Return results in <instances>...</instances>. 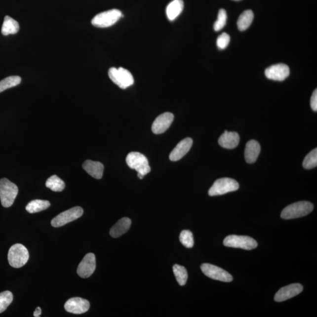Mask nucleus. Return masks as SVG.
Listing matches in <instances>:
<instances>
[{"label":"nucleus","instance_id":"f257e3e1","mask_svg":"<svg viewBox=\"0 0 317 317\" xmlns=\"http://www.w3.org/2000/svg\"><path fill=\"white\" fill-rule=\"evenodd\" d=\"M314 209V205L311 202L302 201L289 205L282 211L281 217L283 219L299 218L310 214Z\"/></svg>","mask_w":317,"mask_h":317},{"label":"nucleus","instance_id":"f03ea898","mask_svg":"<svg viewBox=\"0 0 317 317\" xmlns=\"http://www.w3.org/2000/svg\"><path fill=\"white\" fill-rule=\"evenodd\" d=\"M18 193V187L14 183L6 178L0 180V200L3 207L11 206Z\"/></svg>","mask_w":317,"mask_h":317},{"label":"nucleus","instance_id":"7ed1b4c3","mask_svg":"<svg viewBox=\"0 0 317 317\" xmlns=\"http://www.w3.org/2000/svg\"><path fill=\"white\" fill-rule=\"evenodd\" d=\"M29 259V251L23 244H15L8 251V262L14 268H21L27 263Z\"/></svg>","mask_w":317,"mask_h":317},{"label":"nucleus","instance_id":"20e7f679","mask_svg":"<svg viewBox=\"0 0 317 317\" xmlns=\"http://www.w3.org/2000/svg\"><path fill=\"white\" fill-rule=\"evenodd\" d=\"M109 77L114 83L121 89H126L134 83V79L131 73L125 68H111L108 71Z\"/></svg>","mask_w":317,"mask_h":317},{"label":"nucleus","instance_id":"39448f33","mask_svg":"<svg viewBox=\"0 0 317 317\" xmlns=\"http://www.w3.org/2000/svg\"><path fill=\"white\" fill-rule=\"evenodd\" d=\"M127 165L130 169L137 171L138 173L143 176L147 175L151 172V167L149 161L145 155L139 152H130L126 158Z\"/></svg>","mask_w":317,"mask_h":317},{"label":"nucleus","instance_id":"423d86ee","mask_svg":"<svg viewBox=\"0 0 317 317\" xmlns=\"http://www.w3.org/2000/svg\"><path fill=\"white\" fill-rule=\"evenodd\" d=\"M123 17L122 12L117 9H113L99 13L92 20L93 26L98 28H107L113 26Z\"/></svg>","mask_w":317,"mask_h":317},{"label":"nucleus","instance_id":"0eeeda50","mask_svg":"<svg viewBox=\"0 0 317 317\" xmlns=\"http://www.w3.org/2000/svg\"><path fill=\"white\" fill-rule=\"evenodd\" d=\"M238 183L236 180L228 178H224L217 179L209 191V195L210 197L223 195L228 193L238 190Z\"/></svg>","mask_w":317,"mask_h":317},{"label":"nucleus","instance_id":"6e6552de","mask_svg":"<svg viewBox=\"0 0 317 317\" xmlns=\"http://www.w3.org/2000/svg\"><path fill=\"white\" fill-rule=\"evenodd\" d=\"M223 244L226 247L250 250L257 247V242L248 236L230 235L225 238Z\"/></svg>","mask_w":317,"mask_h":317},{"label":"nucleus","instance_id":"1a4fd4ad","mask_svg":"<svg viewBox=\"0 0 317 317\" xmlns=\"http://www.w3.org/2000/svg\"><path fill=\"white\" fill-rule=\"evenodd\" d=\"M83 210L82 207L76 206L58 214L51 221V225L54 228H60L72 222L82 216Z\"/></svg>","mask_w":317,"mask_h":317},{"label":"nucleus","instance_id":"9d476101","mask_svg":"<svg viewBox=\"0 0 317 317\" xmlns=\"http://www.w3.org/2000/svg\"><path fill=\"white\" fill-rule=\"evenodd\" d=\"M202 272L208 277L223 282H231L233 277L228 272L213 264L204 263L201 266Z\"/></svg>","mask_w":317,"mask_h":317},{"label":"nucleus","instance_id":"9b49d317","mask_svg":"<svg viewBox=\"0 0 317 317\" xmlns=\"http://www.w3.org/2000/svg\"><path fill=\"white\" fill-rule=\"evenodd\" d=\"M96 269V259L94 254L90 253L85 255L78 267L77 273L80 277H89L95 272Z\"/></svg>","mask_w":317,"mask_h":317},{"label":"nucleus","instance_id":"f8f14e48","mask_svg":"<svg viewBox=\"0 0 317 317\" xmlns=\"http://www.w3.org/2000/svg\"><path fill=\"white\" fill-rule=\"evenodd\" d=\"M90 304L88 300L80 297L71 298L65 304L64 308L67 312L74 315H81L88 312Z\"/></svg>","mask_w":317,"mask_h":317},{"label":"nucleus","instance_id":"ddd939ff","mask_svg":"<svg viewBox=\"0 0 317 317\" xmlns=\"http://www.w3.org/2000/svg\"><path fill=\"white\" fill-rule=\"evenodd\" d=\"M290 75V68L284 64L273 65L267 68L265 76L269 79L282 81Z\"/></svg>","mask_w":317,"mask_h":317},{"label":"nucleus","instance_id":"4468645a","mask_svg":"<svg viewBox=\"0 0 317 317\" xmlns=\"http://www.w3.org/2000/svg\"><path fill=\"white\" fill-rule=\"evenodd\" d=\"M303 290V285L295 283L285 286L277 291L275 296L276 302H282L297 296Z\"/></svg>","mask_w":317,"mask_h":317},{"label":"nucleus","instance_id":"2eb2a0df","mask_svg":"<svg viewBox=\"0 0 317 317\" xmlns=\"http://www.w3.org/2000/svg\"><path fill=\"white\" fill-rule=\"evenodd\" d=\"M173 119L174 116L172 113H165L160 115L152 124V132L157 135L161 134L166 132L172 123Z\"/></svg>","mask_w":317,"mask_h":317},{"label":"nucleus","instance_id":"dca6fc26","mask_svg":"<svg viewBox=\"0 0 317 317\" xmlns=\"http://www.w3.org/2000/svg\"><path fill=\"white\" fill-rule=\"evenodd\" d=\"M193 145V140L190 138H185L180 141L173 149L169 155L171 161H175L181 159L190 151Z\"/></svg>","mask_w":317,"mask_h":317},{"label":"nucleus","instance_id":"f3484780","mask_svg":"<svg viewBox=\"0 0 317 317\" xmlns=\"http://www.w3.org/2000/svg\"><path fill=\"white\" fill-rule=\"evenodd\" d=\"M240 142V136L237 132L226 130L219 139V144L222 148L233 149L237 147Z\"/></svg>","mask_w":317,"mask_h":317},{"label":"nucleus","instance_id":"a211bd4d","mask_svg":"<svg viewBox=\"0 0 317 317\" xmlns=\"http://www.w3.org/2000/svg\"><path fill=\"white\" fill-rule=\"evenodd\" d=\"M261 147L259 143L255 140H251L247 143L244 151L245 161L248 163H253L257 159L260 153Z\"/></svg>","mask_w":317,"mask_h":317},{"label":"nucleus","instance_id":"6ab92c4d","mask_svg":"<svg viewBox=\"0 0 317 317\" xmlns=\"http://www.w3.org/2000/svg\"><path fill=\"white\" fill-rule=\"evenodd\" d=\"M83 169L93 178L100 179L103 176L104 166L99 161L86 160L82 164Z\"/></svg>","mask_w":317,"mask_h":317},{"label":"nucleus","instance_id":"aec40b11","mask_svg":"<svg viewBox=\"0 0 317 317\" xmlns=\"http://www.w3.org/2000/svg\"><path fill=\"white\" fill-rule=\"evenodd\" d=\"M131 220L127 217H123L118 221L110 231V235L114 238H118L125 234L129 231L131 226Z\"/></svg>","mask_w":317,"mask_h":317},{"label":"nucleus","instance_id":"412c9836","mask_svg":"<svg viewBox=\"0 0 317 317\" xmlns=\"http://www.w3.org/2000/svg\"><path fill=\"white\" fill-rule=\"evenodd\" d=\"M184 8V2L183 0H173L166 8V15L170 21L176 19L181 14Z\"/></svg>","mask_w":317,"mask_h":317},{"label":"nucleus","instance_id":"4be33fe9","mask_svg":"<svg viewBox=\"0 0 317 317\" xmlns=\"http://www.w3.org/2000/svg\"><path fill=\"white\" fill-rule=\"evenodd\" d=\"M19 29V24L17 21L10 17H5L1 29L2 35L6 36L10 35V34H17Z\"/></svg>","mask_w":317,"mask_h":317},{"label":"nucleus","instance_id":"5701e85b","mask_svg":"<svg viewBox=\"0 0 317 317\" xmlns=\"http://www.w3.org/2000/svg\"><path fill=\"white\" fill-rule=\"evenodd\" d=\"M50 205L47 200H34L27 205L26 209L30 213H36L47 209Z\"/></svg>","mask_w":317,"mask_h":317},{"label":"nucleus","instance_id":"b1692460","mask_svg":"<svg viewBox=\"0 0 317 317\" xmlns=\"http://www.w3.org/2000/svg\"><path fill=\"white\" fill-rule=\"evenodd\" d=\"M254 19L253 12L251 10L244 11L239 17L238 26L240 31L246 30L250 26Z\"/></svg>","mask_w":317,"mask_h":317},{"label":"nucleus","instance_id":"393cba45","mask_svg":"<svg viewBox=\"0 0 317 317\" xmlns=\"http://www.w3.org/2000/svg\"><path fill=\"white\" fill-rule=\"evenodd\" d=\"M45 185L46 188L51 189V191L60 192L64 190L65 187V183L63 180L59 178L57 175H53L46 180Z\"/></svg>","mask_w":317,"mask_h":317},{"label":"nucleus","instance_id":"a878e982","mask_svg":"<svg viewBox=\"0 0 317 317\" xmlns=\"http://www.w3.org/2000/svg\"><path fill=\"white\" fill-rule=\"evenodd\" d=\"M173 270L176 280L179 285L181 286L185 285L186 282H187L188 278L187 270L184 267L178 265V264L174 265Z\"/></svg>","mask_w":317,"mask_h":317},{"label":"nucleus","instance_id":"bb28decb","mask_svg":"<svg viewBox=\"0 0 317 317\" xmlns=\"http://www.w3.org/2000/svg\"><path fill=\"white\" fill-rule=\"evenodd\" d=\"M21 81V77L19 76H11L5 78L0 81V93L5 90L12 88L19 85Z\"/></svg>","mask_w":317,"mask_h":317},{"label":"nucleus","instance_id":"cd10ccee","mask_svg":"<svg viewBox=\"0 0 317 317\" xmlns=\"http://www.w3.org/2000/svg\"><path fill=\"white\" fill-rule=\"evenodd\" d=\"M303 166L306 169L315 168L317 166V149H313L307 155L303 163Z\"/></svg>","mask_w":317,"mask_h":317},{"label":"nucleus","instance_id":"c85d7f7f","mask_svg":"<svg viewBox=\"0 0 317 317\" xmlns=\"http://www.w3.org/2000/svg\"><path fill=\"white\" fill-rule=\"evenodd\" d=\"M13 300V295L11 292L5 291L0 293V314L4 312L10 305Z\"/></svg>","mask_w":317,"mask_h":317},{"label":"nucleus","instance_id":"c756f323","mask_svg":"<svg viewBox=\"0 0 317 317\" xmlns=\"http://www.w3.org/2000/svg\"><path fill=\"white\" fill-rule=\"evenodd\" d=\"M180 241L185 247L191 248L194 245V236L191 231L186 230L183 231L180 234Z\"/></svg>","mask_w":317,"mask_h":317},{"label":"nucleus","instance_id":"7c9ffc66","mask_svg":"<svg viewBox=\"0 0 317 317\" xmlns=\"http://www.w3.org/2000/svg\"><path fill=\"white\" fill-rule=\"evenodd\" d=\"M227 12L224 9H220L218 13V17L214 24V30L216 32H219L225 26L227 21Z\"/></svg>","mask_w":317,"mask_h":317},{"label":"nucleus","instance_id":"2f4dec72","mask_svg":"<svg viewBox=\"0 0 317 317\" xmlns=\"http://www.w3.org/2000/svg\"><path fill=\"white\" fill-rule=\"evenodd\" d=\"M230 41H231V37L229 34L226 33H222L217 38L216 42L217 47L220 49H225L228 46Z\"/></svg>","mask_w":317,"mask_h":317},{"label":"nucleus","instance_id":"473e14b6","mask_svg":"<svg viewBox=\"0 0 317 317\" xmlns=\"http://www.w3.org/2000/svg\"><path fill=\"white\" fill-rule=\"evenodd\" d=\"M311 107L314 111H317V90L314 91L313 94L311 98Z\"/></svg>","mask_w":317,"mask_h":317},{"label":"nucleus","instance_id":"72a5a7b5","mask_svg":"<svg viewBox=\"0 0 317 317\" xmlns=\"http://www.w3.org/2000/svg\"><path fill=\"white\" fill-rule=\"evenodd\" d=\"M41 315V309L40 307L37 308L34 312V316L35 317H39Z\"/></svg>","mask_w":317,"mask_h":317},{"label":"nucleus","instance_id":"f704fd0d","mask_svg":"<svg viewBox=\"0 0 317 317\" xmlns=\"http://www.w3.org/2000/svg\"><path fill=\"white\" fill-rule=\"evenodd\" d=\"M138 176L140 179H142L144 177V176H143L142 175H141V174L140 173H138Z\"/></svg>","mask_w":317,"mask_h":317}]
</instances>
